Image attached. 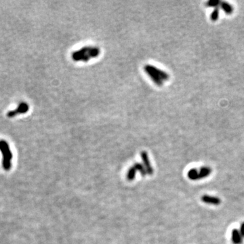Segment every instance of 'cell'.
<instances>
[{"label": "cell", "mask_w": 244, "mask_h": 244, "mask_svg": "<svg viewBox=\"0 0 244 244\" xmlns=\"http://www.w3.org/2000/svg\"><path fill=\"white\" fill-rule=\"evenodd\" d=\"M231 241L233 244H242L243 237L237 229H234L232 230Z\"/></svg>", "instance_id": "obj_5"}, {"label": "cell", "mask_w": 244, "mask_h": 244, "mask_svg": "<svg viewBox=\"0 0 244 244\" xmlns=\"http://www.w3.org/2000/svg\"><path fill=\"white\" fill-rule=\"evenodd\" d=\"M144 69H147L148 70L151 71V72H153V73L157 75L158 77L161 78L163 81H166V80L169 79V78H170L169 75L167 74L165 71L159 69H158V68L155 67L153 65H145V67H144Z\"/></svg>", "instance_id": "obj_3"}, {"label": "cell", "mask_w": 244, "mask_h": 244, "mask_svg": "<svg viewBox=\"0 0 244 244\" xmlns=\"http://www.w3.org/2000/svg\"><path fill=\"white\" fill-rule=\"evenodd\" d=\"M219 13H220V7H216V8L214 10V11L212 12V13L210 15L211 21L213 22L217 21L219 18Z\"/></svg>", "instance_id": "obj_11"}, {"label": "cell", "mask_w": 244, "mask_h": 244, "mask_svg": "<svg viewBox=\"0 0 244 244\" xmlns=\"http://www.w3.org/2000/svg\"><path fill=\"white\" fill-rule=\"evenodd\" d=\"M221 2L218 1V0H210V1L207 2L206 3V6L207 7H218L219 5H221Z\"/></svg>", "instance_id": "obj_12"}, {"label": "cell", "mask_w": 244, "mask_h": 244, "mask_svg": "<svg viewBox=\"0 0 244 244\" xmlns=\"http://www.w3.org/2000/svg\"><path fill=\"white\" fill-rule=\"evenodd\" d=\"M221 6L222 9L225 11V12L227 14H231L233 13V7H232L231 4H229V3L225 2H222L221 3Z\"/></svg>", "instance_id": "obj_9"}, {"label": "cell", "mask_w": 244, "mask_h": 244, "mask_svg": "<svg viewBox=\"0 0 244 244\" xmlns=\"http://www.w3.org/2000/svg\"><path fill=\"white\" fill-rule=\"evenodd\" d=\"M199 170L196 168H192L188 171L187 177L191 181H198Z\"/></svg>", "instance_id": "obj_8"}, {"label": "cell", "mask_w": 244, "mask_h": 244, "mask_svg": "<svg viewBox=\"0 0 244 244\" xmlns=\"http://www.w3.org/2000/svg\"><path fill=\"white\" fill-rule=\"evenodd\" d=\"M142 159L144 160V162H145V163H146V166H147V170L148 172H149V173L150 174H153V168H152V167L150 164V162H149V158H148V155L147 153H146V152H142Z\"/></svg>", "instance_id": "obj_10"}, {"label": "cell", "mask_w": 244, "mask_h": 244, "mask_svg": "<svg viewBox=\"0 0 244 244\" xmlns=\"http://www.w3.org/2000/svg\"><path fill=\"white\" fill-rule=\"evenodd\" d=\"M29 107L28 104L26 102H21L18 105V107L17 109L13 110V111H10L7 113V117H13L14 116L17 115L18 114H24L27 113V112L29 111Z\"/></svg>", "instance_id": "obj_2"}, {"label": "cell", "mask_w": 244, "mask_h": 244, "mask_svg": "<svg viewBox=\"0 0 244 244\" xmlns=\"http://www.w3.org/2000/svg\"><path fill=\"white\" fill-rule=\"evenodd\" d=\"M239 232L240 233H241L242 237L244 238V222H243L242 223L241 226H240V229H239Z\"/></svg>", "instance_id": "obj_13"}, {"label": "cell", "mask_w": 244, "mask_h": 244, "mask_svg": "<svg viewBox=\"0 0 244 244\" xmlns=\"http://www.w3.org/2000/svg\"><path fill=\"white\" fill-rule=\"evenodd\" d=\"M212 172L211 167L207 166H202L199 170V174H198V181L199 180H202L203 178H205L207 177H209L210 174Z\"/></svg>", "instance_id": "obj_6"}, {"label": "cell", "mask_w": 244, "mask_h": 244, "mask_svg": "<svg viewBox=\"0 0 244 244\" xmlns=\"http://www.w3.org/2000/svg\"><path fill=\"white\" fill-rule=\"evenodd\" d=\"M0 151L2 154V166L6 171H9L12 167V153L10 146L5 140H0Z\"/></svg>", "instance_id": "obj_1"}, {"label": "cell", "mask_w": 244, "mask_h": 244, "mask_svg": "<svg viewBox=\"0 0 244 244\" xmlns=\"http://www.w3.org/2000/svg\"><path fill=\"white\" fill-rule=\"evenodd\" d=\"M202 201L207 203V204H211L214 206H218L221 203V199L218 197H214L208 195H204L202 197Z\"/></svg>", "instance_id": "obj_4"}, {"label": "cell", "mask_w": 244, "mask_h": 244, "mask_svg": "<svg viewBox=\"0 0 244 244\" xmlns=\"http://www.w3.org/2000/svg\"><path fill=\"white\" fill-rule=\"evenodd\" d=\"M145 71L146 73L148 74V75L149 76L150 78L153 80V82L155 83V84H157V86H159L163 85V81L159 77H158L157 75H155V73H153V72H151V71L148 70L147 69H145Z\"/></svg>", "instance_id": "obj_7"}]
</instances>
